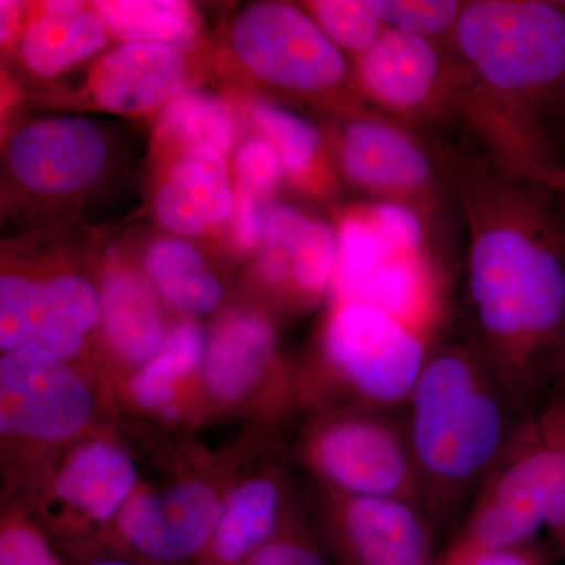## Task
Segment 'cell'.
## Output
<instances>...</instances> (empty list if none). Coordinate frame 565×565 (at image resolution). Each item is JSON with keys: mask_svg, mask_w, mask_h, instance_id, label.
<instances>
[{"mask_svg": "<svg viewBox=\"0 0 565 565\" xmlns=\"http://www.w3.org/2000/svg\"><path fill=\"white\" fill-rule=\"evenodd\" d=\"M467 236L465 337L526 412L565 390V199L437 141Z\"/></svg>", "mask_w": 565, "mask_h": 565, "instance_id": "cell-1", "label": "cell"}, {"mask_svg": "<svg viewBox=\"0 0 565 565\" xmlns=\"http://www.w3.org/2000/svg\"><path fill=\"white\" fill-rule=\"evenodd\" d=\"M455 120L504 169L563 166L553 126L565 106V2L468 0L446 41Z\"/></svg>", "mask_w": 565, "mask_h": 565, "instance_id": "cell-2", "label": "cell"}, {"mask_svg": "<svg viewBox=\"0 0 565 565\" xmlns=\"http://www.w3.org/2000/svg\"><path fill=\"white\" fill-rule=\"evenodd\" d=\"M404 414L419 504L455 534L531 414L465 334L435 341Z\"/></svg>", "mask_w": 565, "mask_h": 565, "instance_id": "cell-3", "label": "cell"}, {"mask_svg": "<svg viewBox=\"0 0 565 565\" xmlns=\"http://www.w3.org/2000/svg\"><path fill=\"white\" fill-rule=\"evenodd\" d=\"M564 533L565 390L527 416L446 546H555Z\"/></svg>", "mask_w": 565, "mask_h": 565, "instance_id": "cell-4", "label": "cell"}, {"mask_svg": "<svg viewBox=\"0 0 565 565\" xmlns=\"http://www.w3.org/2000/svg\"><path fill=\"white\" fill-rule=\"evenodd\" d=\"M437 340L373 305L334 302L321 338L323 374L297 388V403L401 411Z\"/></svg>", "mask_w": 565, "mask_h": 565, "instance_id": "cell-5", "label": "cell"}, {"mask_svg": "<svg viewBox=\"0 0 565 565\" xmlns=\"http://www.w3.org/2000/svg\"><path fill=\"white\" fill-rule=\"evenodd\" d=\"M73 360L22 348L0 359L3 451L24 456L29 473L66 446L104 429L106 388Z\"/></svg>", "mask_w": 565, "mask_h": 565, "instance_id": "cell-6", "label": "cell"}, {"mask_svg": "<svg viewBox=\"0 0 565 565\" xmlns=\"http://www.w3.org/2000/svg\"><path fill=\"white\" fill-rule=\"evenodd\" d=\"M404 408L315 412L297 445L299 462L323 492L403 498L419 504Z\"/></svg>", "mask_w": 565, "mask_h": 565, "instance_id": "cell-7", "label": "cell"}, {"mask_svg": "<svg viewBox=\"0 0 565 565\" xmlns=\"http://www.w3.org/2000/svg\"><path fill=\"white\" fill-rule=\"evenodd\" d=\"M139 486L131 452L104 427L63 448L31 476L29 514L55 542L82 548L109 533Z\"/></svg>", "mask_w": 565, "mask_h": 565, "instance_id": "cell-8", "label": "cell"}, {"mask_svg": "<svg viewBox=\"0 0 565 565\" xmlns=\"http://www.w3.org/2000/svg\"><path fill=\"white\" fill-rule=\"evenodd\" d=\"M338 162L377 202L403 204L433 226L448 185L435 141L379 110H355L338 132Z\"/></svg>", "mask_w": 565, "mask_h": 565, "instance_id": "cell-9", "label": "cell"}, {"mask_svg": "<svg viewBox=\"0 0 565 565\" xmlns=\"http://www.w3.org/2000/svg\"><path fill=\"white\" fill-rule=\"evenodd\" d=\"M237 57L259 79L300 95H330L351 77L348 57L308 11L282 2L247 7L233 24Z\"/></svg>", "mask_w": 565, "mask_h": 565, "instance_id": "cell-10", "label": "cell"}, {"mask_svg": "<svg viewBox=\"0 0 565 565\" xmlns=\"http://www.w3.org/2000/svg\"><path fill=\"white\" fill-rule=\"evenodd\" d=\"M230 489L200 475L184 476L166 490L140 484L96 544L150 565L196 564L217 527Z\"/></svg>", "mask_w": 565, "mask_h": 565, "instance_id": "cell-11", "label": "cell"}, {"mask_svg": "<svg viewBox=\"0 0 565 565\" xmlns=\"http://www.w3.org/2000/svg\"><path fill=\"white\" fill-rule=\"evenodd\" d=\"M289 403H297L296 377L278 362L273 322L253 310L223 316L204 352L200 418L274 411Z\"/></svg>", "mask_w": 565, "mask_h": 565, "instance_id": "cell-12", "label": "cell"}, {"mask_svg": "<svg viewBox=\"0 0 565 565\" xmlns=\"http://www.w3.org/2000/svg\"><path fill=\"white\" fill-rule=\"evenodd\" d=\"M352 76L375 110L416 132L455 120V68L446 43L385 31L355 58Z\"/></svg>", "mask_w": 565, "mask_h": 565, "instance_id": "cell-13", "label": "cell"}, {"mask_svg": "<svg viewBox=\"0 0 565 565\" xmlns=\"http://www.w3.org/2000/svg\"><path fill=\"white\" fill-rule=\"evenodd\" d=\"M318 494L316 534L338 565H437V530L415 501Z\"/></svg>", "mask_w": 565, "mask_h": 565, "instance_id": "cell-14", "label": "cell"}, {"mask_svg": "<svg viewBox=\"0 0 565 565\" xmlns=\"http://www.w3.org/2000/svg\"><path fill=\"white\" fill-rule=\"evenodd\" d=\"M102 319L99 291L76 275L0 278V348L40 349L73 360Z\"/></svg>", "mask_w": 565, "mask_h": 565, "instance_id": "cell-15", "label": "cell"}, {"mask_svg": "<svg viewBox=\"0 0 565 565\" xmlns=\"http://www.w3.org/2000/svg\"><path fill=\"white\" fill-rule=\"evenodd\" d=\"M109 148L103 132L79 117L31 122L7 147L13 177L29 191L70 195L98 181L107 166Z\"/></svg>", "mask_w": 565, "mask_h": 565, "instance_id": "cell-16", "label": "cell"}, {"mask_svg": "<svg viewBox=\"0 0 565 565\" xmlns=\"http://www.w3.org/2000/svg\"><path fill=\"white\" fill-rule=\"evenodd\" d=\"M302 514L285 471L269 467L234 482L210 544L195 565H244Z\"/></svg>", "mask_w": 565, "mask_h": 565, "instance_id": "cell-17", "label": "cell"}, {"mask_svg": "<svg viewBox=\"0 0 565 565\" xmlns=\"http://www.w3.org/2000/svg\"><path fill=\"white\" fill-rule=\"evenodd\" d=\"M207 338L192 319L170 330L154 359L122 382L121 394L132 411L166 422L200 418V379Z\"/></svg>", "mask_w": 565, "mask_h": 565, "instance_id": "cell-18", "label": "cell"}, {"mask_svg": "<svg viewBox=\"0 0 565 565\" xmlns=\"http://www.w3.org/2000/svg\"><path fill=\"white\" fill-rule=\"evenodd\" d=\"M188 81L184 58L177 47L150 41H125L96 71V102L118 114H141L169 104Z\"/></svg>", "mask_w": 565, "mask_h": 565, "instance_id": "cell-19", "label": "cell"}, {"mask_svg": "<svg viewBox=\"0 0 565 565\" xmlns=\"http://www.w3.org/2000/svg\"><path fill=\"white\" fill-rule=\"evenodd\" d=\"M236 195L223 152L191 147L174 163L156 196V215L166 228L195 236L228 221Z\"/></svg>", "mask_w": 565, "mask_h": 565, "instance_id": "cell-20", "label": "cell"}, {"mask_svg": "<svg viewBox=\"0 0 565 565\" xmlns=\"http://www.w3.org/2000/svg\"><path fill=\"white\" fill-rule=\"evenodd\" d=\"M99 300L104 340L129 377L158 355L169 337L161 296L147 278L121 269L104 278Z\"/></svg>", "mask_w": 565, "mask_h": 565, "instance_id": "cell-21", "label": "cell"}, {"mask_svg": "<svg viewBox=\"0 0 565 565\" xmlns=\"http://www.w3.org/2000/svg\"><path fill=\"white\" fill-rule=\"evenodd\" d=\"M107 25L98 11L81 2H50L22 36L25 65L41 76H54L103 50Z\"/></svg>", "mask_w": 565, "mask_h": 565, "instance_id": "cell-22", "label": "cell"}, {"mask_svg": "<svg viewBox=\"0 0 565 565\" xmlns=\"http://www.w3.org/2000/svg\"><path fill=\"white\" fill-rule=\"evenodd\" d=\"M148 277L161 299L188 316L211 313L223 299L222 282L192 245L158 241L145 256Z\"/></svg>", "mask_w": 565, "mask_h": 565, "instance_id": "cell-23", "label": "cell"}, {"mask_svg": "<svg viewBox=\"0 0 565 565\" xmlns=\"http://www.w3.org/2000/svg\"><path fill=\"white\" fill-rule=\"evenodd\" d=\"M107 29L126 41L185 43L199 25L191 3L178 0H104L96 2Z\"/></svg>", "mask_w": 565, "mask_h": 565, "instance_id": "cell-24", "label": "cell"}, {"mask_svg": "<svg viewBox=\"0 0 565 565\" xmlns=\"http://www.w3.org/2000/svg\"><path fill=\"white\" fill-rule=\"evenodd\" d=\"M282 252L289 259V288L299 299L311 302L333 289L340 241L327 223L305 217Z\"/></svg>", "mask_w": 565, "mask_h": 565, "instance_id": "cell-25", "label": "cell"}, {"mask_svg": "<svg viewBox=\"0 0 565 565\" xmlns=\"http://www.w3.org/2000/svg\"><path fill=\"white\" fill-rule=\"evenodd\" d=\"M161 131L191 143L217 148L223 154L234 141V120L225 104L206 93L185 92L167 104L161 115Z\"/></svg>", "mask_w": 565, "mask_h": 565, "instance_id": "cell-26", "label": "cell"}, {"mask_svg": "<svg viewBox=\"0 0 565 565\" xmlns=\"http://www.w3.org/2000/svg\"><path fill=\"white\" fill-rule=\"evenodd\" d=\"M253 120L280 156L282 169L294 178H305L313 169L321 151V134L310 121L269 103L252 109Z\"/></svg>", "mask_w": 565, "mask_h": 565, "instance_id": "cell-27", "label": "cell"}, {"mask_svg": "<svg viewBox=\"0 0 565 565\" xmlns=\"http://www.w3.org/2000/svg\"><path fill=\"white\" fill-rule=\"evenodd\" d=\"M308 13L344 54L360 57L386 31L370 0H316Z\"/></svg>", "mask_w": 565, "mask_h": 565, "instance_id": "cell-28", "label": "cell"}, {"mask_svg": "<svg viewBox=\"0 0 565 565\" xmlns=\"http://www.w3.org/2000/svg\"><path fill=\"white\" fill-rule=\"evenodd\" d=\"M386 31L446 43L462 17L465 0H370Z\"/></svg>", "mask_w": 565, "mask_h": 565, "instance_id": "cell-29", "label": "cell"}, {"mask_svg": "<svg viewBox=\"0 0 565 565\" xmlns=\"http://www.w3.org/2000/svg\"><path fill=\"white\" fill-rule=\"evenodd\" d=\"M0 565H65L46 531L24 509L6 512L0 526Z\"/></svg>", "mask_w": 565, "mask_h": 565, "instance_id": "cell-30", "label": "cell"}, {"mask_svg": "<svg viewBox=\"0 0 565 565\" xmlns=\"http://www.w3.org/2000/svg\"><path fill=\"white\" fill-rule=\"evenodd\" d=\"M388 247L399 255H427L429 225L423 215L403 204L377 202L367 210Z\"/></svg>", "mask_w": 565, "mask_h": 565, "instance_id": "cell-31", "label": "cell"}, {"mask_svg": "<svg viewBox=\"0 0 565 565\" xmlns=\"http://www.w3.org/2000/svg\"><path fill=\"white\" fill-rule=\"evenodd\" d=\"M555 550L544 542L504 548H457L446 546L437 565H555ZM561 563V561H559Z\"/></svg>", "mask_w": 565, "mask_h": 565, "instance_id": "cell-32", "label": "cell"}, {"mask_svg": "<svg viewBox=\"0 0 565 565\" xmlns=\"http://www.w3.org/2000/svg\"><path fill=\"white\" fill-rule=\"evenodd\" d=\"M285 172L280 156L267 139L248 140L236 156L237 188L264 196L274 191Z\"/></svg>", "mask_w": 565, "mask_h": 565, "instance_id": "cell-33", "label": "cell"}, {"mask_svg": "<svg viewBox=\"0 0 565 565\" xmlns=\"http://www.w3.org/2000/svg\"><path fill=\"white\" fill-rule=\"evenodd\" d=\"M267 215L264 214L263 199L247 189L237 188L234 202V244L248 252L264 237Z\"/></svg>", "mask_w": 565, "mask_h": 565, "instance_id": "cell-34", "label": "cell"}, {"mask_svg": "<svg viewBox=\"0 0 565 565\" xmlns=\"http://www.w3.org/2000/svg\"><path fill=\"white\" fill-rule=\"evenodd\" d=\"M289 565H333L332 557L303 516L292 530Z\"/></svg>", "mask_w": 565, "mask_h": 565, "instance_id": "cell-35", "label": "cell"}, {"mask_svg": "<svg viewBox=\"0 0 565 565\" xmlns=\"http://www.w3.org/2000/svg\"><path fill=\"white\" fill-rule=\"evenodd\" d=\"M302 519V515L292 523L288 530L282 531L273 542L264 545L255 555L248 557L244 565H289V550H291V535L294 526Z\"/></svg>", "mask_w": 565, "mask_h": 565, "instance_id": "cell-36", "label": "cell"}, {"mask_svg": "<svg viewBox=\"0 0 565 565\" xmlns=\"http://www.w3.org/2000/svg\"><path fill=\"white\" fill-rule=\"evenodd\" d=\"M73 552L77 555L76 565H150L107 545H87Z\"/></svg>", "mask_w": 565, "mask_h": 565, "instance_id": "cell-37", "label": "cell"}, {"mask_svg": "<svg viewBox=\"0 0 565 565\" xmlns=\"http://www.w3.org/2000/svg\"><path fill=\"white\" fill-rule=\"evenodd\" d=\"M515 173L525 174L531 180L548 185L565 199V166L526 167V169L515 170Z\"/></svg>", "mask_w": 565, "mask_h": 565, "instance_id": "cell-38", "label": "cell"}, {"mask_svg": "<svg viewBox=\"0 0 565 565\" xmlns=\"http://www.w3.org/2000/svg\"><path fill=\"white\" fill-rule=\"evenodd\" d=\"M2 41L9 40L11 33H13V25L17 22L18 17V7L14 2H6L3 0L2 3Z\"/></svg>", "mask_w": 565, "mask_h": 565, "instance_id": "cell-39", "label": "cell"}, {"mask_svg": "<svg viewBox=\"0 0 565 565\" xmlns=\"http://www.w3.org/2000/svg\"><path fill=\"white\" fill-rule=\"evenodd\" d=\"M553 550H555L557 557H559L561 564L565 565V533L553 546Z\"/></svg>", "mask_w": 565, "mask_h": 565, "instance_id": "cell-40", "label": "cell"}, {"mask_svg": "<svg viewBox=\"0 0 565 565\" xmlns=\"http://www.w3.org/2000/svg\"><path fill=\"white\" fill-rule=\"evenodd\" d=\"M561 121L565 122V106H564L563 115H561Z\"/></svg>", "mask_w": 565, "mask_h": 565, "instance_id": "cell-41", "label": "cell"}]
</instances>
